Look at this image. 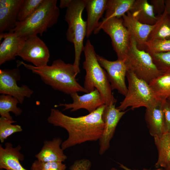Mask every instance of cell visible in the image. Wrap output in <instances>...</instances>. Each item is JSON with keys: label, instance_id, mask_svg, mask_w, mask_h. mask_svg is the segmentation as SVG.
Wrapping results in <instances>:
<instances>
[{"label": "cell", "instance_id": "obj_1", "mask_svg": "<svg viewBox=\"0 0 170 170\" xmlns=\"http://www.w3.org/2000/svg\"><path fill=\"white\" fill-rule=\"evenodd\" d=\"M105 106L104 105L86 115L75 117L55 108L51 109L48 122L65 129L68 134L61 145L63 150L86 142L99 140L104 128L102 116Z\"/></svg>", "mask_w": 170, "mask_h": 170}, {"label": "cell", "instance_id": "obj_2", "mask_svg": "<svg viewBox=\"0 0 170 170\" xmlns=\"http://www.w3.org/2000/svg\"><path fill=\"white\" fill-rule=\"evenodd\" d=\"M18 65H23L32 73L38 75L46 85L55 90L70 95L79 92L88 93L77 81L78 74L73 64L66 63L61 59L54 61L50 65L36 67L18 60Z\"/></svg>", "mask_w": 170, "mask_h": 170}, {"label": "cell", "instance_id": "obj_3", "mask_svg": "<svg viewBox=\"0 0 170 170\" xmlns=\"http://www.w3.org/2000/svg\"><path fill=\"white\" fill-rule=\"evenodd\" d=\"M83 51L85 60L83 63V67L86 72L84 88L88 93L96 89L105 105L115 104L116 100L112 93L107 73L99 64L97 54L89 40L87 41Z\"/></svg>", "mask_w": 170, "mask_h": 170}, {"label": "cell", "instance_id": "obj_4", "mask_svg": "<svg viewBox=\"0 0 170 170\" xmlns=\"http://www.w3.org/2000/svg\"><path fill=\"white\" fill-rule=\"evenodd\" d=\"M56 0H44L37 10L25 20L18 21L11 31L27 39L41 36L57 22L60 15Z\"/></svg>", "mask_w": 170, "mask_h": 170}, {"label": "cell", "instance_id": "obj_5", "mask_svg": "<svg viewBox=\"0 0 170 170\" xmlns=\"http://www.w3.org/2000/svg\"><path fill=\"white\" fill-rule=\"evenodd\" d=\"M86 3V0H72L66 8L65 17L68 24L66 38L74 45L75 59L73 64L77 74L80 72L81 55L83 51V40L86 35V21L82 16Z\"/></svg>", "mask_w": 170, "mask_h": 170}, {"label": "cell", "instance_id": "obj_6", "mask_svg": "<svg viewBox=\"0 0 170 170\" xmlns=\"http://www.w3.org/2000/svg\"><path fill=\"white\" fill-rule=\"evenodd\" d=\"M126 77L128 83L125 97L117 108L125 111L129 107L132 110L142 107L152 108L162 102L156 97L149 84L138 78L131 71L128 70Z\"/></svg>", "mask_w": 170, "mask_h": 170}, {"label": "cell", "instance_id": "obj_7", "mask_svg": "<svg viewBox=\"0 0 170 170\" xmlns=\"http://www.w3.org/2000/svg\"><path fill=\"white\" fill-rule=\"evenodd\" d=\"M125 61L128 70L149 84L162 73L154 63L150 55L138 48L135 40L131 36Z\"/></svg>", "mask_w": 170, "mask_h": 170}, {"label": "cell", "instance_id": "obj_8", "mask_svg": "<svg viewBox=\"0 0 170 170\" xmlns=\"http://www.w3.org/2000/svg\"><path fill=\"white\" fill-rule=\"evenodd\" d=\"M103 30L111 39L117 59L125 60L129 47L131 35L123 24L122 17H114L99 22L94 33Z\"/></svg>", "mask_w": 170, "mask_h": 170}, {"label": "cell", "instance_id": "obj_9", "mask_svg": "<svg viewBox=\"0 0 170 170\" xmlns=\"http://www.w3.org/2000/svg\"><path fill=\"white\" fill-rule=\"evenodd\" d=\"M20 77L18 68L0 70V94L11 96L22 104L26 98L31 96L33 91L26 85H18Z\"/></svg>", "mask_w": 170, "mask_h": 170}, {"label": "cell", "instance_id": "obj_10", "mask_svg": "<svg viewBox=\"0 0 170 170\" xmlns=\"http://www.w3.org/2000/svg\"><path fill=\"white\" fill-rule=\"evenodd\" d=\"M17 56L36 67H40L48 65L50 55L45 43L36 36L25 40Z\"/></svg>", "mask_w": 170, "mask_h": 170}, {"label": "cell", "instance_id": "obj_11", "mask_svg": "<svg viewBox=\"0 0 170 170\" xmlns=\"http://www.w3.org/2000/svg\"><path fill=\"white\" fill-rule=\"evenodd\" d=\"M97 58L100 65L107 73L112 90H116L125 96L128 91L125 82L128 69L125 60L110 61L98 54Z\"/></svg>", "mask_w": 170, "mask_h": 170}, {"label": "cell", "instance_id": "obj_12", "mask_svg": "<svg viewBox=\"0 0 170 170\" xmlns=\"http://www.w3.org/2000/svg\"><path fill=\"white\" fill-rule=\"evenodd\" d=\"M127 111L120 110L116 107L115 104L106 105L102 116L104 128L102 135L99 140V155H103L109 148L110 140L113 136L116 127Z\"/></svg>", "mask_w": 170, "mask_h": 170}, {"label": "cell", "instance_id": "obj_13", "mask_svg": "<svg viewBox=\"0 0 170 170\" xmlns=\"http://www.w3.org/2000/svg\"><path fill=\"white\" fill-rule=\"evenodd\" d=\"M70 95L73 100L72 103L60 104L55 105L54 107L62 106L64 107L63 110L71 109V112L84 109L90 113L105 104L102 96L96 89L81 96L79 95L77 92L72 93Z\"/></svg>", "mask_w": 170, "mask_h": 170}, {"label": "cell", "instance_id": "obj_14", "mask_svg": "<svg viewBox=\"0 0 170 170\" xmlns=\"http://www.w3.org/2000/svg\"><path fill=\"white\" fill-rule=\"evenodd\" d=\"M24 0H0V32L11 31L18 22Z\"/></svg>", "mask_w": 170, "mask_h": 170}, {"label": "cell", "instance_id": "obj_15", "mask_svg": "<svg viewBox=\"0 0 170 170\" xmlns=\"http://www.w3.org/2000/svg\"><path fill=\"white\" fill-rule=\"evenodd\" d=\"M122 17L124 25L134 38L138 48L145 50L146 42L155 25H149L140 22L133 17L129 11Z\"/></svg>", "mask_w": 170, "mask_h": 170}, {"label": "cell", "instance_id": "obj_16", "mask_svg": "<svg viewBox=\"0 0 170 170\" xmlns=\"http://www.w3.org/2000/svg\"><path fill=\"white\" fill-rule=\"evenodd\" d=\"M0 65L15 60L26 39L14 32L0 33Z\"/></svg>", "mask_w": 170, "mask_h": 170}, {"label": "cell", "instance_id": "obj_17", "mask_svg": "<svg viewBox=\"0 0 170 170\" xmlns=\"http://www.w3.org/2000/svg\"><path fill=\"white\" fill-rule=\"evenodd\" d=\"M5 148L0 145V168L6 170H27L21 164L24 156L20 150L21 146L18 145L13 147L10 143H6Z\"/></svg>", "mask_w": 170, "mask_h": 170}, {"label": "cell", "instance_id": "obj_18", "mask_svg": "<svg viewBox=\"0 0 170 170\" xmlns=\"http://www.w3.org/2000/svg\"><path fill=\"white\" fill-rule=\"evenodd\" d=\"M87 18L86 37L88 38L97 28L105 11L107 0H86Z\"/></svg>", "mask_w": 170, "mask_h": 170}, {"label": "cell", "instance_id": "obj_19", "mask_svg": "<svg viewBox=\"0 0 170 170\" xmlns=\"http://www.w3.org/2000/svg\"><path fill=\"white\" fill-rule=\"evenodd\" d=\"M62 143L59 138H54L50 141H46L39 152L35 155L37 160L43 162H63L67 156L61 147Z\"/></svg>", "mask_w": 170, "mask_h": 170}, {"label": "cell", "instance_id": "obj_20", "mask_svg": "<svg viewBox=\"0 0 170 170\" xmlns=\"http://www.w3.org/2000/svg\"><path fill=\"white\" fill-rule=\"evenodd\" d=\"M162 103L145 110V122L150 134L153 137L161 136L167 132Z\"/></svg>", "mask_w": 170, "mask_h": 170}, {"label": "cell", "instance_id": "obj_21", "mask_svg": "<svg viewBox=\"0 0 170 170\" xmlns=\"http://www.w3.org/2000/svg\"><path fill=\"white\" fill-rule=\"evenodd\" d=\"M129 11L134 18L144 24L153 25L158 20L152 6L147 0H135Z\"/></svg>", "mask_w": 170, "mask_h": 170}, {"label": "cell", "instance_id": "obj_22", "mask_svg": "<svg viewBox=\"0 0 170 170\" xmlns=\"http://www.w3.org/2000/svg\"><path fill=\"white\" fill-rule=\"evenodd\" d=\"M154 139L158 153L155 167L164 169L170 164V130Z\"/></svg>", "mask_w": 170, "mask_h": 170}, {"label": "cell", "instance_id": "obj_23", "mask_svg": "<svg viewBox=\"0 0 170 170\" xmlns=\"http://www.w3.org/2000/svg\"><path fill=\"white\" fill-rule=\"evenodd\" d=\"M135 0H107L104 20L122 17L129 11Z\"/></svg>", "mask_w": 170, "mask_h": 170}, {"label": "cell", "instance_id": "obj_24", "mask_svg": "<svg viewBox=\"0 0 170 170\" xmlns=\"http://www.w3.org/2000/svg\"><path fill=\"white\" fill-rule=\"evenodd\" d=\"M157 16V20L150 33L147 41L170 39V16L165 10L162 14Z\"/></svg>", "mask_w": 170, "mask_h": 170}, {"label": "cell", "instance_id": "obj_25", "mask_svg": "<svg viewBox=\"0 0 170 170\" xmlns=\"http://www.w3.org/2000/svg\"><path fill=\"white\" fill-rule=\"evenodd\" d=\"M149 85L160 101L166 100L170 96V72L162 73Z\"/></svg>", "mask_w": 170, "mask_h": 170}, {"label": "cell", "instance_id": "obj_26", "mask_svg": "<svg viewBox=\"0 0 170 170\" xmlns=\"http://www.w3.org/2000/svg\"><path fill=\"white\" fill-rule=\"evenodd\" d=\"M19 103L15 98L10 95L1 94L0 96V115L1 117L9 120H13L10 112H12L16 116L20 115L22 110L17 106Z\"/></svg>", "mask_w": 170, "mask_h": 170}, {"label": "cell", "instance_id": "obj_27", "mask_svg": "<svg viewBox=\"0 0 170 170\" xmlns=\"http://www.w3.org/2000/svg\"><path fill=\"white\" fill-rule=\"evenodd\" d=\"M16 122L6 118H0V140L3 143L7 138L13 134L22 131L21 127L18 125L12 124Z\"/></svg>", "mask_w": 170, "mask_h": 170}, {"label": "cell", "instance_id": "obj_28", "mask_svg": "<svg viewBox=\"0 0 170 170\" xmlns=\"http://www.w3.org/2000/svg\"><path fill=\"white\" fill-rule=\"evenodd\" d=\"M44 0H24L20 9L18 20L22 21L31 15L40 6Z\"/></svg>", "mask_w": 170, "mask_h": 170}, {"label": "cell", "instance_id": "obj_29", "mask_svg": "<svg viewBox=\"0 0 170 170\" xmlns=\"http://www.w3.org/2000/svg\"><path fill=\"white\" fill-rule=\"evenodd\" d=\"M145 51L150 53H158L170 51V39H155L147 41Z\"/></svg>", "mask_w": 170, "mask_h": 170}, {"label": "cell", "instance_id": "obj_30", "mask_svg": "<svg viewBox=\"0 0 170 170\" xmlns=\"http://www.w3.org/2000/svg\"><path fill=\"white\" fill-rule=\"evenodd\" d=\"M149 54L155 65L162 73L170 72V51Z\"/></svg>", "mask_w": 170, "mask_h": 170}, {"label": "cell", "instance_id": "obj_31", "mask_svg": "<svg viewBox=\"0 0 170 170\" xmlns=\"http://www.w3.org/2000/svg\"><path fill=\"white\" fill-rule=\"evenodd\" d=\"M66 166L62 162H43L38 160L32 164L31 170H65Z\"/></svg>", "mask_w": 170, "mask_h": 170}, {"label": "cell", "instance_id": "obj_32", "mask_svg": "<svg viewBox=\"0 0 170 170\" xmlns=\"http://www.w3.org/2000/svg\"><path fill=\"white\" fill-rule=\"evenodd\" d=\"M162 107L167 132L170 130V101L167 99L162 101Z\"/></svg>", "mask_w": 170, "mask_h": 170}, {"label": "cell", "instance_id": "obj_33", "mask_svg": "<svg viewBox=\"0 0 170 170\" xmlns=\"http://www.w3.org/2000/svg\"><path fill=\"white\" fill-rule=\"evenodd\" d=\"M91 166V162L87 159H83L77 160L69 168L70 170H90Z\"/></svg>", "mask_w": 170, "mask_h": 170}, {"label": "cell", "instance_id": "obj_34", "mask_svg": "<svg viewBox=\"0 0 170 170\" xmlns=\"http://www.w3.org/2000/svg\"><path fill=\"white\" fill-rule=\"evenodd\" d=\"M150 2L156 15H161L164 12L165 8V0H151Z\"/></svg>", "mask_w": 170, "mask_h": 170}, {"label": "cell", "instance_id": "obj_35", "mask_svg": "<svg viewBox=\"0 0 170 170\" xmlns=\"http://www.w3.org/2000/svg\"><path fill=\"white\" fill-rule=\"evenodd\" d=\"M72 0H60L59 7L60 8L63 9L67 8L70 4Z\"/></svg>", "mask_w": 170, "mask_h": 170}, {"label": "cell", "instance_id": "obj_36", "mask_svg": "<svg viewBox=\"0 0 170 170\" xmlns=\"http://www.w3.org/2000/svg\"><path fill=\"white\" fill-rule=\"evenodd\" d=\"M119 167L122 168L124 170H135V169H130L126 166H124L123 164L119 163ZM165 170L164 169L162 168H156V169H153V170H150V169H143L142 170Z\"/></svg>", "mask_w": 170, "mask_h": 170}, {"label": "cell", "instance_id": "obj_37", "mask_svg": "<svg viewBox=\"0 0 170 170\" xmlns=\"http://www.w3.org/2000/svg\"><path fill=\"white\" fill-rule=\"evenodd\" d=\"M165 10L170 16V0H165Z\"/></svg>", "mask_w": 170, "mask_h": 170}, {"label": "cell", "instance_id": "obj_38", "mask_svg": "<svg viewBox=\"0 0 170 170\" xmlns=\"http://www.w3.org/2000/svg\"><path fill=\"white\" fill-rule=\"evenodd\" d=\"M164 169L165 170H170V164Z\"/></svg>", "mask_w": 170, "mask_h": 170}, {"label": "cell", "instance_id": "obj_39", "mask_svg": "<svg viewBox=\"0 0 170 170\" xmlns=\"http://www.w3.org/2000/svg\"><path fill=\"white\" fill-rule=\"evenodd\" d=\"M109 170H118L115 168L113 167Z\"/></svg>", "mask_w": 170, "mask_h": 170}, {"label": "cell", "instance_id": "obj_40", "mask_svg": "<svg viewBox=\"0 0 170 170\" xmlns=\"http://www.w3.org/2000/svg\"><path fill=\"white\" fill-rule=\"evenodd\" d=\"M170 101V96L167 99Z\"/></svg>", "mask_w": 170, "mask_h": 170}]
</instances>
